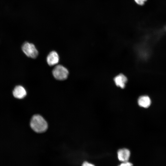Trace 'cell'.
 I'll use <instances>...</instances> for the list:
<instances>
[{
    "mask_svg": "<svg viewBox=\"0 0 166 166\" xmlns=\"http://www.w3.org/2000/svg\"><path fill=\"white\" fill-rule=\"evenodd\" d=\"M31 128L37 133H42L45 132L47 129V123L41 116L36 114L32 117L30 123Z\"/></svg>",
    "mask_w": 166,
    "mask_h": 166,
    "instance_id": "obj_1",
    "label": "cell"
},
{
    "mask_svg": "<svg viewBox=\"0 0 166 166\" xmlns=\"http://www.w3.org/2000/svg\"><path fill=\"white\" fill-rule=\"evenodd\" d=\"M69 73L68 69L60 65H57L52 71V73L54 78L59 80H64L66 79Z\"/></svg>",
    "mask_w": 166,
    "mask_h": 166,
    "instance_id": "obj_2",
    "label": "cell"
},
{
    "mask_svg": "<svg viewBox=\"0 0 166 166\" xmlns=\"http://www.w3.org/2000/svg\"><path fill=\"white\" fill-rule=\"evenodd\" d=\"M24 53L28 57L35 58L38 55V51L34 45L28 42H25L22 46Z\"/></svg>",
    "mask_w": 166,
    "mask_h": 166,
    "instance_id": "obj_3",
    "label": "cell"
},
{
    "mask_svg": "<svg viewBox=\"0 0 166 166\" xmlns=\"http://www.w3.org/2000/svg\"><path fill=\"white\" fill-rule=\"evenodd\" d=\"M59 57L57 53L54 51L50 52L47 56L46 60L48 65L52 66L57 64L59 62Z\"/></svg>",
    "mask_w": 166,
    "mask_h": 166,
    "instance_id": "obj_4",
    "label": "cell"
},
{
    "mask_svg": "<svg viewBox=\"0 0 166 166\" xmlns=\"http://www.w3.org/2000/svg\"><path fill=\"white\" fill-rule=\"evenodd\" d=\"M13 94L16 98L21 99L24 98L26 95V90L21 85L16 86L14 88Z\"/></svg>",
    "mask_w": 166,
    "mask_h": 166,
    "instance_id": "obj_5",
    "label": "cell"
},
{
    "mask_svg": "<svg viewBox=\"0 0 166 166\" xmlns=\"http://www.w3.org/2000/svg\"><path fill=\"white\" fill-rule=\"evenodd\" d=\"M117 153L119 160L123 162L128 161L130 155L128 149L125 148L120 149L118 151Z\"/></svg>",
    "mask_w": 166,
    "mask_h": 166,
    "instance_id": "obj_6",
    "label": "cell"
},
{
    "mask_svg": "<svg viewBox=\"0 0 166 166\" xmlns=\"http://www.w3.org/2000/svg\"><path fill=\"white\" fill-rule=\"evenodd\" d=\"M116 85L121 88H124L127 81L126 77L122 74H120L115 77L114 79Z\"/></svg>",
    "mask_w": 166,
    "mask_h": 166,
    "instance_id": "obj_7",
    "label": "cell"
},
{
    "mask_svg": "<svg viewBox=\"0 0 166 166\" xmlns=\"http://www.w3.org/2000/svg\"><path fill=\"white\" fill-rule=\"evenodd\" d=\"M151 100L150 97L146 95L140 96L138 100V104L139 106L144 108H148L151 105Z\"/></svg>",
    "mask_w": 166,
    "mask_h": 166,
    "instance_id": "obj_8",
    "label": "cell"
},
{
    "mask_svg": "<svg viewBox=\"0 0 166 166\" xmlns=\"http://www.w3.org/2000/svg\"><path fill=\"white\" fill-rule=\"evenodd\" d=\"M119 166H133V164L127 161L123 162Z\"/></svg>",
    "mask_w": 166,
    "mask_h": 166,
    "instance_id": "obj_9",
    "label": "cell"
},
{
    "mask_svg": "<svg viewBox=\"0 0 166 166\" xmlns=\"http://www.w3.org/2000/svg\"><path fill=\"white\" fill-rule=\"evenodd\" d=\"M135 2L138 5H143L147 0H134Z\"/></svg>",
    "mask_w": 166,
    "mask_h": 166,
    "instance_id": "obj_10",
    "label": "cell"
},
{
    "mask_svg": "<svg viewBox=\"0 0 166 166\" xmlns=\"http://www.w3.org/2000/svg\"><path fill=\"white\" fill-rule=\"evenodd\" d=\"M82 166H95L94 165L89 163L85 161L82 164Z\"/></svg>",
    "mask_w": 166,
    "mask_h": 166,
    "instance_id": "obj_11",
    "label": "cell"
}]
</instances>
